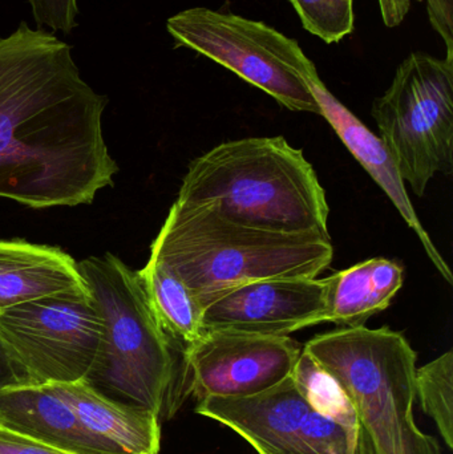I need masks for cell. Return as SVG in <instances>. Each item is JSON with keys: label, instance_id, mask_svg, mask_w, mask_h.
<instances>
[{"label": "cell", "instance_id": "6da1fadb", "mask_svg": "<svg viewBox=\"0 0 453 454\" xmlns=\"http://www.w3.org/2000/svg\"><path fill=\"white\" fill-rule=\"evenodd\" d=\"M71 45L21 23L0 37V197L34 209L92 204L119 172L103 136L108 104Z\"/></svg>", "mask_w": 453, "mask_h": 454}, {"label": "cell", "instance_id": "7a4b0ae2", "mask_svg": "<svg viewBox=\"0 0 453 454\" xmlns=\"http://www.w3.org/2000/svg\"><path fill=\"white\" fill-rule=\"evenodd\" d=\"M176 201L212 207L239 225L330 239L324 189L282 136L226 141L197 157Z\"/></svg>", "mask_w": 453, "mask_h": 454}, {"label": "cell", "instance_id": "3957f363", "mask_svg": "<svg viewBox=\"0 0 453 454\" xmlns=\"http://www.w3.org/2000/svg\"><path fill=\"white\" fill-rule=\"evenodd\" d=\"M151 256L176 272L202 306L255 280L316 278L332 264L334 247L319 235L239 225L212 207L176 201L152 243Z\"/></svg>", "mask_w": 453, "mask_h": 454}, {"label": "cell", "instance_id": "277c9868", "mask_svg": "<svg viewBox=\"0 0 453 454\" xmlns=\"http://www.w3.org/2000/svg\"><path fill=\"white\" fill-rule=\"evenodd\" d=\"M103 317L100 352L90 381L161 419H170L188 392L184 351L154 317L138 271L112 254L77 263Z\"/></svg>", "mask_w": 453, "mask_h": 454}, {"label": "cell", "instance_id": "5b68a950", "mask_svg": "<svg viewBox=\"0 0 453 454\" xmlns=\"http://www.w3.org/2000/svg\"><path fill=\"white\" fill-rule=\"evenodd\" d=\"M303 351L340 384L375 454H411L417 352L388 327L340 328L316 336Z\"/></svg>", "mask_w": 453, "mask_h": 454}, {"label": "cell", "instance_id": "8992f818", "mask_svg": "<svg viewBox=\"0 0 453 454\" xmlns=\"http://www.w3.org/2000/svg\"><path fill=\"white\" fill-rule=\"evenodd\" d=\"M372 117L402 180L425 196L436 175L453 172V60L411 53Z\"/></svg>", "mask_w": 453, "mask_h": 454}, {"label": "cell", "instance_id": "52a82bcc", "mask_svg": "<svg viewBox=\"0 0 453 454\" xmlns=\"http://www.w3.org/2000/svg\"><path fill=\"white\" fill-rule=\"evenodd\" d=\"M177 47L191 48L225 67L294 112L321 116L306 77L316 71L297 40L263 21L197 7L167 21Z\"/></svg>", "mask_w": 453, "mask_h": 454}, {"label": "cell", "instance_id": "ba28073f", "mask_svg": "<svg viewBox=\"0 0 453 454\" xmlns=\"http://www.w3.org/2000/svg\"><path fill=\"white\" fill-rule=\"evenodd\" d=\"M103 333V317L85 283L0 312V336L29 386L87 380Z\"/></svg>", "mask_w": 453, "mask_h": 454}, {"label": "cell", "instance_id": "9c48e42d", "mask_svg": "<svg viewBox=\"0 0 453 454\" xmlns=\"http://www.w3.org/2000/svg\"><path fill=\"white\" fill-rule=\"evenodd\" d=\"M196 413L246 440L258 454H375L362 429L316 412L293 378L250 397H207Z\"/></svg>", "mask_w": 453, "mask_h": 454}, {"label": "cell", "instance_id": "30bf717a", "mask_svg": "<svg viewBox=\"0 0 453 454\" xmlns=\"http://www.w3.org/2000/svg\"><path fill=\"white\" fill-rule=\"evenodd\" d=\"M300 344L289 336L209 331L184 351L189 395L250 397L292 378Z\"/></svg>", "mask_w": 453, "mask_h": 454}, {"label": "cell", "instance_id": "8fae6325", "mask_svg": "<svg viewBox=\"0 0 453 454\" xmlns=\"http://www.w3.org/2000/svg\"><path fill=\"white\" fill-rule=\"evenodd\" d=\"M201 325L209 331L287 336L322 325L326 279L290 278L245 283L202 303Z\"/></svg>", "mask_w": 453, "mask_h": 454}, {"label": "cell", "instance_id": "7c38bea8", "mask_svg": "<svg viewBox=\"0 0 453 454\" xmlns=\"http://www.w3.org/2000/svg\"><path fill=\"white\" fill-rule=\"evenodd\" d=\"M309 90L318 101L321 116L332 125L340 140L345 144L350 153L358 160L359 164L371 176L372 180L385 192L398 210L401 217L407 225L414 230L427 253L444 280L452 285L453 275L447 262L436 248L433 238L426 231L422 221L415 212L414 205L410 199L409 192L402 180L401 173L394 162L390 152L383 144L379 136L372 133L350 109L346 108L322 82L318 72L306 77Z\"/></svg>", "mask_w": 453, "mask_h": 454}, {"label": "cell", "instance_id": "4fadbf2b", "mask_svg": "<svg viewBox=\"0 0 453 454\" xmlns=\"http://www.w3.org/2000/svg\"><path fill=\"white\" fill-rule=\"evenodd\" d=\"M0 427L74 454H127L88 431L47 386L0 388Z\"/></svg>", "mask_w": 453, "mask_h": 454}, {"label": "cell", "instance_id": "5bb4252c", "mask_svg": "<svg viewBox=\"0 0 453 454\" xmlns=\"http://www.w3.org/2000/svg\"><path fill=\"white\" fill-rule=\"evenodd\" d=\"M60 397L80 423L127 454H160L161 424L141 405L111 399L90 381L44 384Z\"/></svg>", "mask_w": 453, "mask_h": 454}, {"label": "cell", "instance_id": "9a60e30c", "mask_svg": "<svg viewBox=\"0 0 453 454\" xmlns=\"http://www.w3.org/2000/svg\"><path fill=\"white\" fill-rule=\"evenodd\" d=\"M82 286L77 262L60 248L0 240V312Z\"/></svg>", "mask_w": 453, "mask_h": 454}, {"label": "cell", "instance_id": "2e32d148", "mask_svg": "<svg viewBox=\"0 0 453 454\" xmlns=\"http://www.w3.org/2000/svg\"><path fill=\"white\" fill-rule=\"evenodd\" d=\"M324 279L326 309L322 323L355 328L390 307L403 287L404 270L398 262L372 258Z\"/></svg>", "mask_w": 453, "mask_h": 454}, {"label": "cell", "instance_id": "e0dca14e", "mask_svg": "<svg viewBox=\"0 0 453 454\" xmlns=\"http://www.w3.org/2000/svg\"><path fill=\"white\" fill-rule=\"evenodd\" d=\"M157 322L176 346L185 351L202 333V309L196 296L176 272L149 256L138 271Z\"/></svg>", "mask_w": 453, "mask_h": 454}, {"label": "cell", "instance_id": "ac0fdd59", "mask_svg": "<svg viewBox=\"0 0 453 454\" xmlns=\"http://www.w3.org/2000/svg\"><path fill=\"white\" fill-rule=\"evenodd\" d=\"M415 399L426 415L435 421L444 442L453 450V352L436 357L415 378Z\"/></svg>", "mask_w": 453, "mask_h": 454}, {"label": "cell", "instance_id": "d6986e66", "mask_svg": "<svg viewBox=\"0 0 453 454\" xmlns=\"http://www.w3.org/2000/svg\"><path fill=\"white\" fill-rule=\"evenodd\" d=\"M292 378L306 402L316 412L334 419L348 428L362 429L355 410L340 384L324 372L303 349Z\"/></svg>", "mask_w": 453, "mask_h": 454}, {"label": "cell", "instance_id": "ffe728a7", "mask_svg": "<svg viewBox=\"0 0 453 454\" xmlns=\"http://www.w3.org/2000/svg\"><path fill=\"white\" fill-rule=\"evenodd\" d=\"M303 28L326 44L340 43L354 31V0H289Z\"/></svg>", "mask_w": 453, "mask_h": 454}, {"label": "cell", "instance_id": "44dd1931", "mask_svg": "<svg viewBox=\"0 0 453 454\" xmlns=\"http://www.w3.org/2000/svg\"><path fill=\"white\" fill-rule=\"evenodd\" d=\"M37 28L71 34L77 26V0H29Z\"/></svg>", "mask_w": 453, "mask_h": 454}, {"label": "cell", "instance_id": "7402d4cb", "mask_svg": "<svg viewBox=\"0 0 453 454\" xmlns=\"http://www.w3.org/2000/svg\"><path fill=\"white\" fill-rule=\"evenodd\" d=\"M0 454H74L0 427Z\"/></svg>", "mask_w": 453, "mask_h": 454}, {"label": "cell", "instance_id": "603a6c76", "mask_svg": "<svg viewBox=\"0 0 453 454\" xmlns=\"http://www.w3.org/2000/svg\"><path fill=\"white\" fill-rule=\"evenodd\" d=\"M16 386H29V380L0 336V388Z\"/></svg>", "mask_w": 453, "mask_h": 454}, {"label": "cell", "instance_id": "cb8c5ba5", "mask_svg": "<svg viewBox=\"0 0 453 454\" xmlns=\"http://www.w3.org/2000/svg\"><path fill=\"white\" fill-rule=\"evenodd\" d=\"M379 2L380 15L386 27H398L409 15L412 4L423 0H378Z\"/></svg>", "mask_w": 453, "mask_h": 454}, {"label": "cell", "instance_id": "d4e9b609", "mask_svg": "<svg viewBox=\"0 0 453 454\" xmlns=\"http://www.w3.org/2000/svg\"><path fill=\"white\" fill-rule=\"evenodd\" d=\"M411 454H441V452L435 437L427 436V434L420 432L414 448H412Z\"/></svg>", "mask_w": 453, "mask_h": 454}]
</instances>
